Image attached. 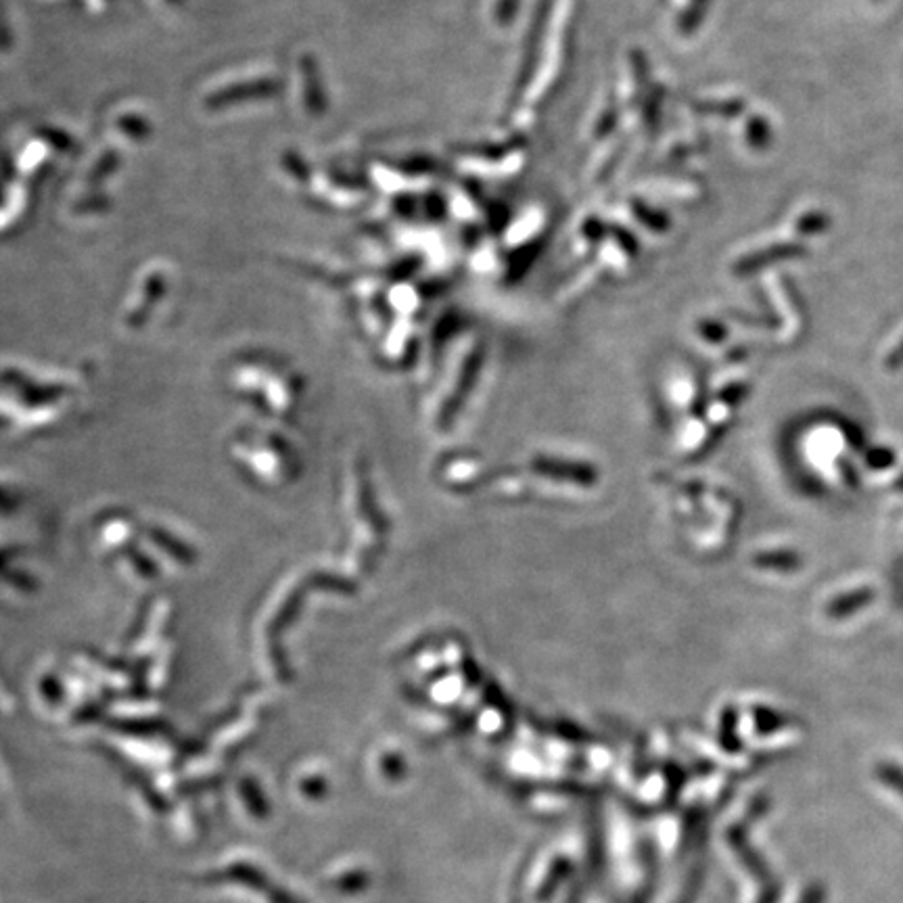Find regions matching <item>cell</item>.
Masks as SVG:
<instances>
[{
    "label": "cell",
    "mask_w": 903,
    "mask_h": 903,
    "mask_svg": "<svg viewBox=\"0 0 903 903\" xmlns=\"http://www.w3.org/2000/svg\"><path fill=\"white\" fill-rule=\"evenodd\" d=\"M874 598H876V592L872 588H860V590L845 592V594L832 598L828 602L826 615L830 619H845V617H849L853 613L866 609Z\"/></svg>",
    "instance_id": "obj_1"
},
{
    "label": "cell",
    "mask_w": 903,
    "mask_h": 903,
    "mask_svg": "<svg viewBox=\"0 0 903 903\" xmlns=\"http://www.w3.org/2000/svg\"><path fill=\"white\" fill-rule=\"evenodd\" d=\"M876 778L881 780L885 786L893 793H897L903 799V768H899L897 763L891 761H883L876 766Z\"/></svg>",
    "instance_id": "obj_2"
},
{
    "label": "cell",
    "mask_w": 903,
    "mask_h": 903,
    "mask_svg": "<svg viewBox=\"0 0 903 903\" xmlns=\"http://www.w3.org/2000/svg\"><path fill=\"white\" fill-rule=\"evenodd\" d=\"M866 465L874 471H883L895 465V454L891 448H874L866 454Z\"/></svg>",
    "instance_id": "obj_3"
},
{
    "label": "cell",
    "mask_w": 903,
    "mask_h": 903,
    "mask_svg": "<svg viewBox=\"0 0 903 903\" xmlns=\"http://www.w3.org/2000/svg\"><path fill=\"white\" fill-rule=\"evenodd\" d=\"M799 903H826V887L822 883L809 885Z\"/></svg>",
    "instance_id": "obj_4"
},
{
    "label": "cell",
    "mask_w": 903,
    "mask_h": 903,
    "mask_svg": "<svg viewBox=\"0 0 903 903\" xmlns=\"http://www.w3.org/2000/svg\"><path fill=\"white\" fill-rule=\"evenodd\" d=\"M903 364V341L895 347V350L891 352V356L885 360V366L889 368V370H895L897 366H901Z\"/></svg>",
    "instance_id": "obj_5"
},
{
    "label": "cell",
    "mask_w": 903,
    "mask_h": 903,
    "mask_svg": "<svg viewBox=\"0 0 903 903\" xmlns=\"http://www.w3.org/2000/svg\"><path fill=\"white\" fill-rule=\"evenodd\" d=\"M897 490H903V475L897 479Z\"/></svg>",
    "instance_id": "obj_6"
}]
</instances>
